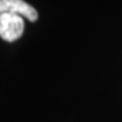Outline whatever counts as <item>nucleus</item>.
<instances>
[{
    "mask_svg": "<svg viewBox=\"0 0 122 122\" xmlns=\"http://www.w3.org/2000/svg\"><path fill=\"white\" fill-rule=\"evenodd\" d=\"M4 13L16 14L32 23L39 17L36 9L24 0H0V14Z\"/></svg>",
    "mask_w": 122,
    "mask_h": 122,
    "instance_id": "2",
    "label": "nucleus"
},
{
    "mask_svg": "<svg viewBox=\"0 0 122 122\" xmlns=\"http://www.w3.org/2000/svg\"><path fill=\"white\" fill-rule=\"evenodd\" d=\"M24 18L16 14H0V37L6 42H15L24 33Z\"/></svg>",
    "mask_w": 122,
    "mask_h": 122,
    "instance_id": "1",
    "label": "nucleus"
}]
</instances>
